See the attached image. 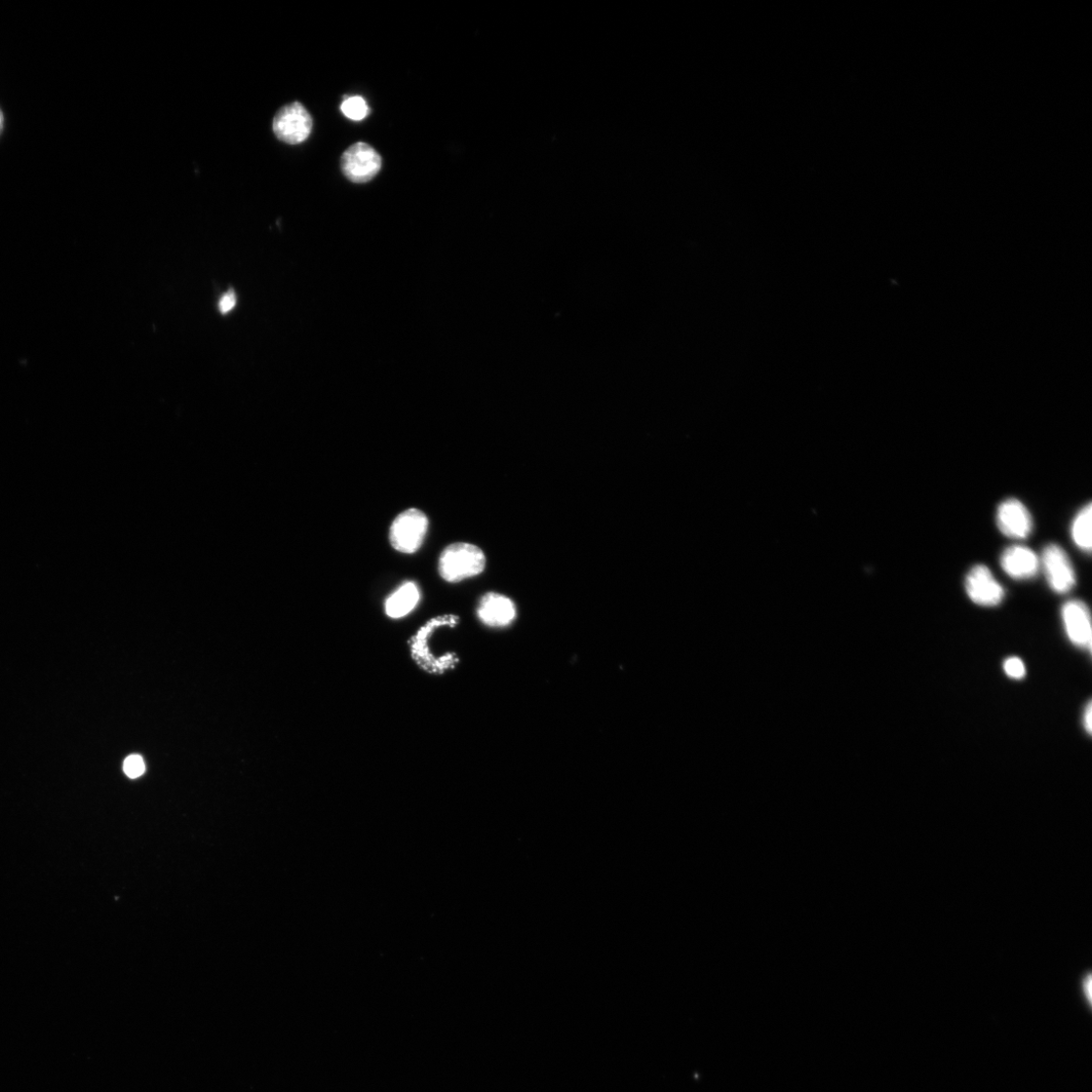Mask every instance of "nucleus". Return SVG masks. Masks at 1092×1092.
I'll list each match as a JSON object with an SVG mask.
<instances>
[{"label":"nucleus","instance_id":"obj_12","mask_svg":"<svg viewBox=\"0 0 1092 1092\" xmlns=\"http://www.w3.org/2000/svg\"><path fill=\"white\" fill-rule=\"evenodd\" d=\"M420 589L414 581H406L384 604L385 614L389 618L400 619L411 613L419 604Z\"/></svg>","mask_w":1092,"mask_h":1092},{"label":"nucleus","instance_id":"obj_5","mask_svg":"<svg viewBox=\"0 0 1092 1092\" xmlns=\"http://www.w3.org/2000/svg\"><path fill=\"white\" fill-rule=\"evenodd\" d=\"M381 169V158L371 145L359 142L350 146L342 155L341 170L345 177L355 183L374 179Z\"/></svg>","mask_w":1092,"mask_h":1092},{"label":"nucleus","instance_id":"obj_8","mask_svg":"<svg viewBox=\"0 0 1092 1092\" xmlns=\"http://www.w3.org/2000/svg\"><path fill=\"white\" fill-rule=\"evenodd\" d=\"M996 523L1004 535L1015 539L1027 538L1033 529L1029 511L1017 499H1007L998 506Z\"/></svg>","mask_w":1092,"mask_h":1092},{"label":"nucleus","instance_id":"obj_20","mask_svg":"<svg viewBox=\"0 0 1092 1092\" xmlns=\"http://www.w3.org/2000/svg\"><path fill=\"white\" fill-rule=\"evenodd\" d=\"M4 125H5V116H4V113H3L2 109H0V134H2V132L4 130Z\"/></svg>","mask_w":1092,"mask_h":1092},{"label":"nucleus","instance_id":"obj_19","mask_svg":"<svg viewBox=\"0 0 1092 1092\" xmlns=\"http://www.w3.org/2000/svg\"><path fill=\"white\" fill-rule=\"evenodd\" d=\"M1081 987L1083 989L1084 995H1086V997L1088 999V1002H1090L1091 1001V977H1090V975H1088V977L1082 981Z\"/></svg>","mask_w":1092,"mask_h":1092},{"label":"nucleus","instance_id":"obj_1","mask_svg":"<svg viewBox=\"0 0 1092 1092\" xmlns=\"http://www.w3.org/2000/svg\"><path fill=\"white\" fill-rule=\"evenodd\" d=\"M459 618L456 615H443L429 620L424 627L411 639L410 648L416 664L425 672L441 675L456 667L459 658L455 653L449 652L441 657H436L429 650L428 639L441 628H454Z\"/></svg>","mask_w":1092,"mask_h":1092},{"label":"nucleus","instance_id":"obj_17","mask_svg":"<svg viewBox=\"0 0 1092 1092\" xmlns=\"http://www.w3.org/2000/svg\"><path fill=\"white\" fill-rule=\"evenodd\" d=\"M238 298L234 291L227 292L220 300L219 310L222 314H227L234 307L237 306Z\"/></svg>","mask_w":1092,"mask_h":1092},{"label":"nucleus","instance_id":"obj_13","mask_svg":"<svg viewBox=\"0 0 1092 1092\" xmlns=\"http://www.w3.org/2000/svg\"><path fill=\"white\" fill-rule=\"evenodd\" d=\"M1091 521H1092V506L1088 503L1077 513L1071 526V536L1073 542L1077 545V548L1085 553L1091 552L1092 538H1091Z\"/></svg>","mask_w":1092,"mask_h":1092},{"label":"nucleus","instance_id":"obj_10","mask_svg":"<svg viewBox=\"0 0 1092 1092\" xmlns=\"http://www.w3.org/2000/svg\"><path fill=\"white\" fill-rule=\"evenodd\" d=\"M517 610L514 602L498 593L486 594L478 608L480 620L490 628H506L515 620Z\"/></svg>","mask_w":1092,"mask_h":1092},{"label":"nucleus","instance_id":"obj_15","mask_svg":"<svg viewBox=\"0 0 1092 1092\" xmlns=\"http://www.w3.org/2000/svg\"><path fill=\"white\" fill-rule=\"evenodd\" d=\"M1003 669L1005 674L1012 679L1020 680L1026 675V668L1021 658L1013 656L1004 661Z\"/></svg>","mask_w":1092,"mask_h":1092},{"label":"nucleus","instance_id":"obj_16","mask_svg":"<svg viewBox=\"0 0 1092 1092\" xmlns=\"http://www.w3.org/2000/svg\"><path fill=\"white\" fill-rule=\"evenodd\" d=\"M124 772L130 778H138L145 773V764L141 756L132 755L125 760Z\"/></svg>","mask_w":1092,"mask_h":1092},{"label":"nucleus","instance_id":"obj_2","mask_svg":"<svg viewBox=\"0 0 1092 1092\" xmlns=\"http://www.w3.org/2000/svg\"><path fill=\"white\" fill-rule=\"evenodd\" d=\"M486 563V556L479 546L457 542L448 545L441 555L439 571L444 580L457 582L482 574Z\"/></svg>","mask_w":1092,"mask_h":1092},{"label":"nucleus","instance_id":"obj_3","mask_svg":"<svg viewBox=\"0 0 1092 1092\" xmlns=\"http://www.w3.org/2000/svg\"><path fill=\"white\" fill-rule=\"evenodd\" d=\"M429 527L428 517L411 509L396 517L389 528V542L402 554L412 555L421 548Z\"/></svg>","mask_w":1092,"mask_h":1092},{"label":"nucleus","instance_id":"obj_6","mask_svg":"<svg viewBox=\"0 0 1092 1092\" xmlns=\"http://www.w3.org/2000/svg\"><path fill=\"white\" fill-rule=\"evenodd\" d=\"M1040 564L1053 591L1065 594L1075 586L1076 578L1073 566L1062 548L1058 544H1049L1043 551Z\"/></svg>","mask_w":1092,"mask_h":1092},{"label":"nucleus","instance_id":"obj_4","mask_svg":"<svg viewBox=\"0 0 1092 1092\" xmlns=\"http://www.w3.org/2000/svg\"><path fill=\"white\" fill-rule=\"evenodd\" d=\"M313 129V119L300 102L283 106L273 119L272 130L279 140L289 145L305 142Z\"/></svg>","mask_w":1092,"mask_h":1092},{"label":"nucleus","instance_id":"obj_14","mask_svg":"<svg viewBox=\"0 0 1092 1092\" xmlns=\"http://www.w3.org/2000/svg\"><path fill=\"white\" fill-rule=\"evenodd\" d=\"M341 111L346 118L360 122L367 118L370 113V107L367 101L358 96L346 98L341 104Z\"/></svg>","mask_w":1092,"mask_h":1092},{"label":"nucleus","instance_id":"obj_11","mask_svg":"<svg viewBox=\"0 0 1092 1092\" xmlns=\"http://www.w3.org/2000/svg\"><path fill=\"white\" fill-rule=\"evenodd\" d=\"M1002 570L1012 579L1029 580L1037 576L1041 568L1040 558L1027 546L1013 545L1000 558Z\"/></svg>","mask_w":1092,"mask_h":1092},{"label":"nucleus","instance_id":"obj_7","mask_svg":"<svg viewBox=\"0 0 1092 1092\" xmlns=\"http://www.w3.org/2000/svg\"><path fill=\"white\" fill-rule=\"evenodd\" d=\"M965 588L970 600L984 607H994L1004 599V589L984 565L973 567L965 579Z\"/></svg>","mask_w":1092,"mask_h":1092},{"label":"nucleus","instance_id":"obj_9","mask_svg":"<svg viewBox=\"0 0 1092 1092\" xmlns=\"http://www.w3.org/2000/svg\"><path fill=\"white\" fill-rule=\"evenodd\" d=\"M1062 619L1069 641L1078 648H1091V620L1088 607L1081 601L1072 600L1062 608Z\"/></svg>","mask_w":1092,"mask_h":1092},{"label":"nucleus","instance_id":"obj_18","mask_svg":"<svg viewBox=\"0 0 1092 1092\" xmlns=\"http://www.w3.org/2000/svg\"><path fill=\"white\" fill-rule=\"evenodd\" d=\"M1083 719H1084V728H1085V730L1087 731V733H1088V734H1090V733H1091V729H1092V724H1091V720H1092V709H1091V702H1089V704L1087 705V707H1086V709H1085V711H1084V717H1083Z\"/></svg>","mask_w":1092,"mask_h":1092}]
</instances>
